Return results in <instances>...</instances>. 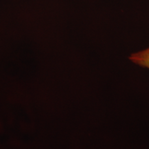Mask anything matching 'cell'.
<instances>
[{
  "mask_svg": "<svg viewBox=\"0 0 149 149\" xmlns=\"http://www.w3.org/2000/svg\"><path fill=\"white\" fill-rule=\"evenodd\" d=\"M128 59L134 64L149 70V47L131 53Z\"/></svg>",
  "mask_w": 149,
  "mask_h": 149,
  "instance_id": "cell-1",
  "label": "cell"
}]
</instances>
